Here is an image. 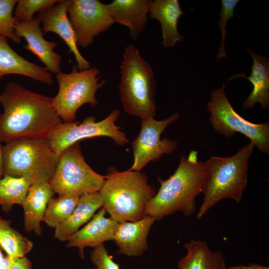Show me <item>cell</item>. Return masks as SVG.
Segmentation results:
<instances>
[{
    "label": "cell",
    "mask_w": 269,
    "mask_h": 269,
    "mask_svg": "<svg viewBox=\"0 0 269 269\" xmlns=\"http://www.w3.org/2000/svg\"><path fill=\"white\" fill-rule=\"evenodd\" d=\"M0 141L47 137L62 120L52 105V98L10 82L0 94Z\"/></svg>",
    "instance_id": "obj_1"
},
{
    "label": "cell",
    "mask_w": 269,
    "mask_h": 269,
    "mask_svg": "<svg viewBox=\"0 0 269 269\" xmlns=\"http://www.w3.org/2000/svg\"><path fill=\"white\" fill-rule=\"evenodd\" d=\"M198 152L192 150L182 156L174 173L165 180L149 201L147 215L156 220L180 212L186 216L196 211V197L203 193L206 173L204 162L199 161Z\"/></svg>",
    "instance_id": "obj_2"
},
{
    "label": "cell",
    "mask_w": 269,
    "mask_h": 269,
    "mask_svg": "<svg viewBox=\"0 0 269 269\" xmlns=\"http://www.w3.org/2000/svg\"><path fill=\"white\" fill-rule=\"evenodd\" d=\"M99 192L102 207L119 222L143 218L147 215V204L155 194L144 172L130 169L118 171L112 168Z\"/></svg>",
    "instance_id": "obj_3"
},
{
    "label": "cell",
    "mask_w": 269,
    "mask_h": 269,
    "mask_svg": "<svg viewBox=\"0 0 269 269\" xmlns=\"http://www.w3.org/2000/svg\"><path fill=\"white\" fill-rule=\"evenodd\" d=\"M254 146L250 142L232 156H212L205 162L206 182L198 219L223 199L240 202L247 185L249 160Z\"/></svg>",
    "instance_id": "obj_4"
},
{
    "label": "cell",
    "mask_w": 269,
    "mask_h": 269,
    "mask_svg": "<svg viewBox=\"0 0 269 269\" xmlns=\"http://www.w3.org/2000/svg\"><path fill=\"white\" fill-rule=\"evenodd\" d=\"M120 69L119 88L124 111L141 120L154 118L156 89L154 74L134 45L126 47Z\"/></svg>",
    "instance_id": "obj_5"
},
{
    "label": "cell",
    "mask_w": 269,
    "mask_h": 269,
    "mask_svg": "<svg viewBox=\"0 0 269 269\" xmlns=\"http://www.w3.org/2000/svg\"><path fill=\"white\" fill-rule=\"evenodd\" d=\"M3 149L4 175L23 177L31 184L49 182L58 161L47 137L14 140Z\"/></svg>",
    "instance_id": "obj_6"
},
{
    "label": "cell",
    "mask_w": 269,
    "mask_h": 269,
    "mask_svg": "<svg viewBox=\"0 0 269 269\" xmlns=\"http://www.w3.org/2000/svg\"><path fill=\"white\" fill-rule=\"evenodd\" d=\"M99 74L97 68L79 70L74 65L70 73L60 72L56 74L59 89L52 98V105L64 122H75L76 113L83 105L95 107L98 104L96 92L106 82L105 80L99 82Z\"/></svg>",
    "instance_id": "obj_7"
},
{
    "label": "cell",
    "mask_w": 269,
    "mask_h": 269,
    "mask_svg": "<svg viewBox=\"0 0 269 269\" xmlns=\"http://www.w3.org/2000/svg\"><path fill=\"white\" fill-rule=\"evenodd\" d=\"M105 178L87 164L77 142L61 153L49 183L58 195L80 197L85 193L99 192Z\"/></svg>",
    "instance_id": "obj_8"
},
{
    "label": "cell",
    "mask_w": 269,
    "mask_h": 269,
    "mask_svg": "<svg viewBox=\"0 0 269 269\" xmlns=\"http://www.w3.org/2000/svg\"><path fill=\"white\" fill-rule=\"evenodd\" d=\"M207 108L209 120L214 130L227 138L239 133L249 138L259 150L265 154L269 152V124L251 123L238 114L227 98L224 88L211 93Z\"/></svg>",
    "instance_id": "obj_9"
},
{
    "label": "cell",
    "mask_w": 269,
    "mask_h": 269,
    "mask_svg": "<svg viewBox=\"0 0 269 269\" xmlns=\"http://www.w3.org/2000/svg\"><path fill=\"white\" fill-rule=\"evenodd\" d=\"M118 110H113L104 120L96 122L95 117H87L81 122H61L48 134L47 138L53 151L59 156L70 145L85 138L108 136L119 145L129 142L126 133L115 125L120 116Z\"/></svg>",
    "instance_id": "obj_10"
},
{
    "label": "cell",
    "mask_w": 269,
    "mask_h": 269,
    "mask_svg": "<svg viewBox=\"0 0 269 269\" xmlns=\"http://www.w3.org/2000/svg\"><path fill=\"white\" fill-rule=\"evenodd\" d=\"M178 113L161 121L154 118L141 120V129L132 142L134 161L130 170L141 171L149 162L156 160L165 154L174 151L177 143L168 138L160 139L165 128L179 118Z\"/></svg>",
    "instance_id": "obj_11"
},
{
    "label": "cell",
    "mask_w": 269,
    "mask_h": 269,
    "mask_svg": "<svg viewBox=\"0 0 269 269\" xmlns=\"http://www.w3.org/2000/svg\"><path fill=\"white\" fill-rule=\"evenodd\" d=\"M67 13L78 46L87 48L94 38L115 23L106 4L98 0H71Z\"/></svg>",
    "instance_id": "obj_12"
},
{
    "label": "cell",
    "mask_w": 269,
    "mask_h": 269,
    "mask_svg": "<svg viewBox=\"0 0 269 269\" xmlns=\"http://www.w3.org/2000/svg\"><path fill=\"white\" fill-rule=\"evenodd\" d=\"M71 0H59L50 8L38 13L42 30L45 35L48 32L57 34L73 53L79 70L90 68L91 64L82 55L77 44L76 36L69 20L67 9Z\"/></svg>",
    "instance_id": "obj_13"
},
{
    "label": "cell",
    "mask_w": 269,
    "mask_h": 269,
    "mask_svg": "<svg viewBox=\"0 0 269 269\" xmlns=\"http://www.w3.org/2000/svg\"><path fill=\"white\" fill-rule=\"evenodd\" d=\"M15 32L20 39L26 42L24 48L35 55L51 73L61 72L62 56L54 51L57 43L46 40L41 23L37 17L27 22H16Z\"/></svg>",
    "instance_id": "obj_14"
},
{
    "label": "cell",
    "mask_w": 269,
    "mask_h": 269,
    "mask_svg": "<svg viewBox=\"0 0 269 269\" xmlns=\"http://www.w3.org/2000/svg\"><path fill=\"white\" fill-rule=\"evenodd\" d=\"M106 213L102 207L84 227L68 239L66 246L77 248L81 258L84 259L86 247L95 248L106 241L114 240L119 222L111 217H105Z\"/></svg>",
    "instance_id": "obj_15"
},
{
    "label": "cell",
    "mask_w": 269,
    "mask_h": 269,
    "mask_svg": "<svg viewBox=\"0 0 269 269\" xmlns=\"http://www.w3.org/2000/svg\"><path fill=\"white\" fill-rule=\"evenodd\" d=\"M155 220L146 215L134 222H119L114 241L119 248L118 254L139 257L148 249L147 238Z\"/></svg>",
    "instance_id": "obj_16"
},
{
    "label": "cell",
    "mask_w": 269,
    "mask_h": 269,
    "mask_svg": "<svg viewBox=\"0 0 269 269\" xmlns=\"http://www.w3.org/2000/svg\"><path fill=\"white\" fill-rule=\"evenodd\" d=\"M19 75L52 85V74L42 66L32 63L16 53L9 45L7 38L0 36V77Z\"/></svg>",
    "instance_id": "obj_17"
},
{
    "label": "cell",
    "mask_w": 269,
    "mask_h": 269,
    "mask_svg": "<svg viewBox=\"0 0 269 269\" xmlns=\"http://www.w3.org/2000/svg\"><path fill=\"white\" fill-rule=\"evenodd\" d=\"M152 1L113 0L106 6L114 22L128 27L132 37L136 39L145 27Z\"/></svg>",
    "instance_id": "obj_18"
},
{
    "label": "cell",
    "mask_w": 269,
    "mask_h": 269,
    "mask_svg": "<svg viewBox=\"0 0 269 269\" xmlns=\"http://www.w3.org/2000/svg\"><path fill=\"white\" fill-rule=\"evenodd\" d=\"M54 192L49 182L31 184L22 204L25 232L42 235L43 221L49 201Z\"/></svg>",
    "instance_id": "obj_19"
},
{
    "label": "cell",
    "mask_w": 269,
    "mask_h": 269,
    "mask_svg": "<svg viewBox=\"0 0 269 269\" xmlns=\"http://www.w3.org/2000/svg\"><path fill=\"white\" fill-rule=\"evenodd\" d=\"M102 207L103 200L99 192L84 193L79 197L72 214L55 228L54 238L60 241H67Z\"/></svg>",
    "instance_id": "obj_20"
},
{
    "label": "cell",
    "mask_w": 269,
    "mask_h": 269,
    "mask_svg": "<svg viewBox=\"0 0 269 269\" xmlns=\"http://www.w3.org/2000/svg\"><path fill=\"white\" fill-rule=\"evenodd\" d=\"M183 13L178 0L152 1L149 16L157 20L161 25L164 47H174L177 42L184 40L177 29L178 20Z\"/></svg>",
    "instance_id": "obj_21"
},
{
    "label": "cell",
    "mask_w": 269,
    "mask_h": 269,
    "mask_svg": "<svg viewBox=\"0 0 269 269\" xmlns=\"http://www.w3.org/2000/svg\"><path fill=\"white\" fill-rule=\"evenodd\" d=\"M247 50L253 60L252 72L249 77H244L249 80L253 86V90L246 100L243 102L242 108H253L257 103L261 104L265 110L269 107V58L262 56L250 48Z\"/></svg>",
    "instance_id": "obj_22"
},
{
    "label": "cell",
    "mask_w": 269,
    "mask_h": 269,
    "mask_svg": "<svg viewBox=\"0 0 269 269\" xmlns=\"http://www.w3.org/2000/svg\"><path fill=\"white\" fill-rule=\"evenodd\" d=\"M184 247L187 253L178 261L179 269H226L223 254L212 251L206 242L191 239Z\"/></svg>",
    "instance_id": "obj_23"
},
{
    "label": "cell",
    "mask_w": 269,
    "mask_h": 269,
    "mask_svg": "<svg viewBox=\"0 0 269 269\" xmlns=\"http://www.w3.org/2000/svg\"><path fill=\"white\" fill-rule=\"evenodd\" d=\"M10 220L0 215V248L14 260L25 257L32 249L33 243L11 226Z\"/></svg>",
    "instance_id": "obj_24"
},
{
    "label": "cell",
    "mask_w": 269,
    "mask_h": 269,
    "mask_svg": "<svg viewBox=\"0 0 269 269\" xmlns=\"http://www.w3.org/2000/svg\"><path fill=\"white\" fill-rule=\"evenodd\" d=\"M31 185V182L23 177L4 175L0 179V206L6 213L14 205H22Z\"/></svg>",
    "instance_id": "obj_25"
},
{
    "label": "cell",
    "mask_w": 269,
    "mask_h": 269,
    "mask_svg": "<svg viewBox=\"0 0 269 269\" xmlns=\"http://www.w3.org/2000/svg\"><path fill=\"white\" fill-rule=\"evenodd\" d=\"M79 198V197L66 194L52 197L48 202L42 221L49 227L55 228L72 214Z\"/></svg>",
    "instance_id": "obj_26"
},
{
    "label": "cell",
    "mask_w": 269,
    "mask_h": 269,
    "mask_svg": "<svg viewBox=\"0 0 269 269\" xmlns=\"http://www.w3.org/2000/svg\"><path fill=\"white\" fill-rule=\"evenodd\" d=\"M59 0H18L14 9L16 22H27L32 20L36 12L45 11Z\"/></svg>",
    "instance_id": "obj_27"
},
{
    "label": "cell",
    "mask_w": 269,
    "mask_h": 269,
    "mask_svg": "<svg viewBox=\"0 0 269 269\" xmlns=\"http://www.w3.org/2000/svg\"><path fill=\"white\" fill-rule=\"evenodd\" d=\"M17 1V0H0V36L18 44L20 43L21 39L15 32L16 20L13 15Z\"/></svg>",
    "instance_id": "obj_28"
},
{
    "label": "cell",
    "mask_w": 269,
    "mask_h": 269,
    "mask_svg": "<svg viewBox=\"0 0 269 269\" xmlns=\"http://www.w3.org/2000/svg\"><path fill=\"white\" fill-rule=\"evenodd\" d=\"M222 7L220 12V19L218 26L220 28L222 33V39L220 47L217 55L218 61L223 57L228 58L225 49V42L227 35L226 24L228 19L234 16V9L239 0H222Z\"/></svg>",
    "instance_id": "obj_29"
},
{
    "label": "cell",
    "mask_w": 269,
    "mask_h": 269,
    "mask_svg": "<svg viewBox=\"0 0 269 269\" xmlns=\"http://www.w3.org/2000/svg\"><path fill=\"white\" fill-rule=\"evenodd\" d=\"M90 259L95 266L92 269H120L119 265L109 255L104 244L94 248L90 253Z\"/></svg>",
    "instance_id": "obj_30"
},
{
    "label": "cell",
    "mask_w": 269,
    "mask_h": 269,
    "mask_svg": "<svg viewBox=\"0 0 269 269\" xmlns=\"http://www.w3.org/2000/svg\"><path fill=\"white\" fill-rule=\"evenodd\" d=\"M11 269H32V266L29 259L24 257L16 260Z\"/></svg>",
    "instance_id": "obj_31"
},
{
    "label": "cell",
    "mask_w": 269,
    "mask_h": 269,
    "mask_svg": "<svg viewBox=\"0 0 269 269\" xmlns=\"http://www.w3.org/2000/svg\"><path fill=\"white\" fill-rule=\"evenodd\" d=\"M226 269H269L268 267L260 265L257 263H250L248 266L238 265L226 267Z\"/></svg>",
    "instance_id": "obj_32"
},
{
    "label": "cell",
    "mask_w": 269,
    "mask_h": 269,
    "mask_svg": "<svg viewBox=\"0 0 269 269\" xmlns=\"http://www.w3.org/2000/svg\"><path fill=\"white\" fill-rule=\"evenodd\" d=\"M15 261L6 256L0 262V269H11Z\"/></svg>",
    "instance_id": "obj_33"
},
{
    "label": "cell",
    "mask_w": 269,
    "mask_h": 269,
    "mask_svg": "<svg viewBox=\"0 0 269 269\" xmlns=\"http://www.w3.org/2000/svg\"><path fill=\"white\" fill-rule=\"evenodd\" d=\"M4 176V156L3 146L0 141V179Z\"/></svg>",
    "instance_id": "obj_34"
},
{
    "label": "cell",
    "mask_w": 269,
    "mask_h": 269,
    "mask_svg": "<svg viewBox=\"0 0 269 269\" xmlns=\"http://www.w3.org/2000/svg\"><path fill=\"white\" fill-rule=\"evenodd\" d=\"M5 256L3 255L0 248V262L3 259Z\"/></svg>",
    "instance_id": "obj_35"
},
{
    "label": "cell",
    "mask_w": 269,
    "mask_h": 269,
    "mask_svg": "<svg viewBox=\"0 0 269 269\" xmlns=\"http://www.w3.org/2000/svg\"><path fill=\"white\" fill-rule=\"evenodd\" d=\"M2 78L0 77V79H1Z\"/></svg>",
    "instance_id": "obj_36"
}]
</instances>
